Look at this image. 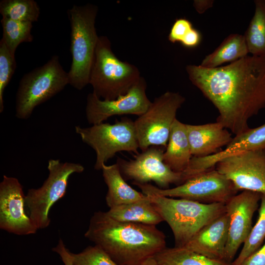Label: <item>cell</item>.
<instances>
[{
	"instance_id": "1",
	"label": "cell",
	"mask_w": 265,
	"mask_h": 265,
	"mask_svg": "<svg viewBox=\"0 0 265 265\" xmlns=\"http://www.w3.org/2000/svg\"><path fill=\"white\" fill-rule=\"evenodd\" d=\"M192 83L218 110L216 122L235 135L265 107V57L247 55L228 65L207 68L188 65Z\"/></svg>"
},
{
	"instance_id": "2",
	"label": "cell",
	"mask_w": 265,
	"mask_h": 265,
	"mask_svg": "<svg viewBox=\"0 0 265 265\" xmlns=\"http://www.w3.org/2000/svg\"><path fill=\"white\" fill-rule=\"evenodd\" d=\"M84 237L118 265H135L166 248L165 236L156 226L119 221L106 212H94Z\"/></svg>"
},
{
	"instance_id": "3",
	"label": "cell",
	"mask_w": 265,
	"mask_h": 265,
	"mask_svg": "<svg viewBox=\"0 0 265 265\" xmlns=\"http://www.w3.org/2000/svg\"><path fill=\"white\" fill-rule=\"evenodd\" d=\"M146 195L169 226L177 247H184L205 226L226 212L225 203L204 204L156 194Z\"/></svg>"
},
{
	"instance_id": "4",
	"label": "cell",
	"mask_w": 265,
	"mask_h": 265,
	"mask_svg": "<svg viewBox=\"0 0 265 265\" xmlns=\"http://www.w3.org/2000/svg\"><path fill=\"white\" fill-rule=\"evenodd\" d=\"M98 10L96 5L87 3L74 5L67 11L71 29L69 84L79 90L89 84L99 37L95 26Z\"/></svg>"
},
{
	"instance_id": "5",
	"label": "cell",
	"mask_w": 265,
	"mask_h": 265,
	"mask_svg": "<svg viewBox=\"0 0 265 265\" xmlns=\"http://www.w3.org/2000/svg\"><path fill=\"white\" fill-rule=\"evenodd\" d=\"M141 78L136 66L114 54L106 36L99 37L89 81L94 94L103 100H115L126 94Z\"/></svg>"
},
{
	"instance_id": "6",
	"label": "cell",
	"mask_w": 265,
	"mask_h": 265,
	"mask_svg": "<svg viewBox=\"0 0 265 265\" xmlns=\"http://www.w3.org/2000/svg\"><path fill=\"white\" fill-rule=\"evenodd\" d=\"M69 84L68 72L54 55L43 65L21 79L16 96V116L26 119L34 108L62 91Z\"/></svg>"
},
{
	"instance_id": "7",
	"label": "cell",
	"mask_w": 265,
	"mask_h": 265,
	"mask_svg": "<svg viewBox=\"0 0 265 265\" xmlns=\"http://www.w3.org/2000/svg\"><path fill=\"white\" fill-rule=\"evenodd\" d=\"M75 131L82 141L95 151L96 170H102L117 153L126 151L139 154L134 122L130 118H123L114 124L103 122L86 128L76 126Z\"/></svg>"
},
{
	"instance_id": "8",
	"label": "cell",
	"mask_w": 265,
	"mask_h": 265,
	"mask_svg": "<svg viewBox=\"0 0 265 265\" xmlns=\"http://www.w3.org/2000/svg\"><path fill=\"white\" fill-rule=\"evenodd\" d=\"M49 175L42 186L28 190L25 195V205L28 215L38 229L48 227L50 223L49 212L52 207L65 195L70 177L80 173L84 167L80 163L48 160Z\"/></svg>"
},
{
	"instance_id": "9",
	"label": "cell",
	"mask_w": 265,
	"mask_h": 265,
	"mask_svg": "<svg viewBox=\"0 0 265 265\" xmlns=\"http://www.w3.org/2000/svg\"><path fill=\"white\" fill-rule=\"evenodd\" d=\"M132 184L145 195L177 197L204 204H225L238 191L233 183L215 169L198 174L170 188L162 189L148 183Z\"/></svg>"
},
{
	"instance_id": "10",
	"label": "cell",
	"mask_w": 265,
	"mask_h": 265,
	"mask_svg": "<svg viewBox=\"0 0 265 265\" xmlns=\"http://www.w3.org/2000/svg\"><path fill=\"white\" fill-rule=\"evenodd\" d=\"M185 101L178 92L167 91L155 99L147 110L134 121L139 149L166 147L178 110Z\"/></svg>"
},
{
	"instance_id": "11",
	"label": "cell",
	"mask_w": 265,
	"mask_h": 265,
	"mask_svg": "<svg viewBox=\"0 0 265 265\" xmlns=\"http://www.w3.org/2000/svg\"><path fill=\"white\" fill-rule=\"evenodd\" d=\"M163 153L162 149L152 146L138 154L133 159L119 158L116 163L123 178L133 182L147 184L153 181L162 189L168 188L172 184H182V173L173 171L164 163Z\"/></svg>"
},
{
	"instance_id": "12",
	"label": "cell",
	"mask_w": 265,
	"mask_h": 265,
	"mask_svg": "<svg viewBox=\"0 0 265 265\" xmlns=\"http://www.w3.org/2000/svg\"><path fill=\"white\" fill-rule=\"evenodd\" d=\"M215 169L238 190L265 194V150L245 152L225 158Z\"/></svg>"
},
{
	"instance_id": "13",
	"label": "cell",
	"mask_w": 265,
	"mask_h": 265,
	"mask_svg": "<svg viewBox=\"0 0 265 265\" xmlns=\"http://www.w3.org/2000/svg\"><path fill=\"white\" fill-rule=\"evenodd\" d=\"M261 196L262 194L257 192L243 190L225 203L229 229L225 261L232 263L239 248L248 238L253 227V217L259 207Z\"/></svg>"
},
{
	"instance_id": "14",
	"label": "cell",
	"mask_w": 265,
	"mask_h": 265,
	"mask_svg": "<svg viewBox=\"0 0 265 265\" xmlns=\"http://www.w3.org/2000/svg\"><path fill=\"white\" fill-rule=\"evenodd\" d=\"M146 81L141 77L126 94L113 100H103L93 92L89 93L85 108L88 122L93 125L103 123L115 115H142L152 103L146 95Z\"/></svg>"
},
{
	"instance_id": "15",
	"label": "cell",
	"mask_w": 265,
	"mask_h": 265,
	"mask_svg": "<svg viewBox=\"0 0 265 265\" xmlns=\"http://www.w3.org/2000/svg\"><path fill=\"white\" fill-rule=\"evenodd\" d=\"M25 208L23 186L17 178L3 175L0 183V228L20 236L35 234L38 229Z\"/></svg>"
},
{
	"instance_id": "16",
	"label": "cell",
	"mask_w": 265,
	"mask_h": 265,
	"mask_svg": "<svg viewBox=\"0 0 265 265\" xmlns=\"http://www.w3.org/2000/svg\"><path fill=\"white\" fill-rule=\"evenodd\" d=\"M265 150V123L236 135L223 150L204 157H192L187 171L195 176L212 169L221 159L239 153Z\"/></svg>"
},
{
	"instance_id": "17",
	"label": "cell",
	"mask_w": 265,
	"mask_h": 265,
	"mask_svg": "<svg viewBox=\"0 0 265 265\" xmlns=\"http://www.w3.org/2000/svg\"><path fill=\"white\" fill-rule=\"evenodd\" d=\"M229 218L225 212L202 228L183 247L211 259L224 261Z\"/></svg>"
},
{
	"instance_id": "18",
	"label": "cell",
	"mask_w": 265,
	"mask_h": 265,
	"mask_svg": "<svg viewBox=\"0 0 265 265\" xmlns=\"http://www.w3.org/2000/svg\"><path fill=\"white\" fill-rule=\"evenodd\" d=\"M186 128L192 157H204L216 154L233 139L227 129L217 122L186 124Z\"/></svg>"
},
{
	"instance_id": "19",
	"label": "cell",
	"mask_w": 265,
	"mask_h": 265,
	"mask_svg": "<svg viewBox=\"0 0 265 265\" xmlns=\"http://www.w3.org/2000/svg\"><path fill=\"white\" fill-rule=\"evenodd\" d=\"M192 157L186 124L177 118L172 126L166 151L163 155L164 163L173 171L183 172Z\"/></svg>"
},
{
	"instance_id": "20",
	"label": "cell",
	"mask_w": 265,
	"mask_h": 265,
	"mask_svg": "<svg viewBox=\"0 0 265 265\" xmlns=\"http://www.w3.org/2000/svg\"><path fill=\"white\" fill-rule=\"evenodd\" d=\"M102 170L107 186L106 201L109 208L146 198L147 195L133 189L126 182L116 162L110 165L105 164Z\"/></svg>"
},
{
	"instance_id": "21",
	"label": "cell",
	"mask_w": 265,
	"mask_h": 265,
	"mask_svg": "<svg viewBox=\"0 0 265 265\" xmlns=\"http://www.w3.org/2000/svg\"><path fill=\"white\" fill-rule=\"evenodd\" d=\"M111 218L122 222L155 225L163 221L149 197L109 208L106 212Z\"/></svg>"
},
{
	"instance_id": "22",
	"label": "cell",
	"mask_w": 265,
	"mask_h": 265,
	"mask_svg": "<svg viewBox=\"0 0 265 265\" xmlns=\"http://www.w3.org/2000/svg\"><path fill=\"white\" fill-rule=\"evenodd\" d=\"M249 53L244 35L231 34L211 53L207 55L200 65L213 68L227 62H233L248 55Z\"/></svg>"
},
{
	"instance_id": "23",
	"label": "cell",
	"mask_w": 265,
	"mask_h": 265,
	"mask_svg": "<svg viewBox=\"0 0 265 265\" xmlns=\"http://www.w3.org/2000/svg\"><path fill=\"white\" fill-rule=\"evenodd\" d=\"M155 258L160 265H232L225 261L207 257L184 247L165 248Z\"/></svg>"
},
{
	"instance_id": "24",
	"label": "cell",
	"mask_w": 265,
	"mask_h": 265,
	"mask_svg": "<svg viewBox=\"0 0 265 265\" xmlns=\"http://www.w3.org/2000/svg\"><path fill=\"white\" fill-rule=\"evenodd\" d=\"M255 12L244 35L249 53L265 57V2L255 1Z\"/></svg>"
},
{
	"instance_id": "25",
	"label": "cell",
	"mask_w": 265,
	"mask_h": 265,
	"mask_svg": "<svg viewBox=\"0 0 265 265\" xmlns=\"http://www.w3.org/2000/svg\"><path fill=\"white\" fill-rule=\"evenodd\" d=\"M260 204L257 221L232 265H240L245 259L257 251L265 240V194H262Z\"/></svg>"
},
{
	"instance_id": "26",
	"label": "cell",
	"mask_w": 265,
	"mask_h": 265,
	"mask_svg": "<svg viewBox=\"0 0 265 265\" xmlns=\"http://www.w3.org/2000/svg\"><path fill=\"white\" fill-rule=\"evenodd\" d=\"M0 13L2 18L33 23L38 21L40 11L34 0H2Z\"/></svg>"
},
{
	"instance_id": "27",
	"label": "cell",
	"mask_w": 265,
	"mask_h": 265,
	"mask_svg": "<svg viewBox=\"0 0 265 265\" xmlns=\"http://www.w3.org/2000/svg\"><path fill=\"white\" fill-rule=\"evenodd\" d=\"M0 22L2 28L1 39L13 55H15L16 49L21 43L32 41L33 37L31 34L32 23L5 18H2Z\"/></svg>"
},
{
	"instance_id": "28",
	"label": "cell",
	"mask_w": 265,
	"mask_h": 265,
	"mask_svg": "<svg viewBox=\"0 0 265 265\" xmlns=\"http://www.w3.org/2000/svg\"><path fill=\"white\" fill-rule=\"evenodd\" d=\"M16 68L15 55L8 50L2 40H0V112L3 111V92Z\"/></svg>"
},
{
	"instance_id": "29",
	"label": "cell",
	"mask_w": 265,
	"mask_h": 265,
	"mask_svg": "<svg viewBox=\"0 0 265 265\" xmlns=\"http://www.w3.org/2000/svg\"><path fill=\"white\" fill-rule=\"evenodd\" d=\"M74 265H118L98 245L88 246L80 252H71Z\"/></svg>"
},
{
	"instance_id": "30",
	"label": "cell",
	"mask_w": 265,
	"mask_h": 265,
	"mask_svg": "<svg viewBox=\"0 0 265 265\" xmlns=\"http://www.w3.org/2000/svg\"><path fill=\"white\" fill-rule=\"evenodd\" d=\"M192 28V24L188 20L184 18L177 19L170 29L168 37L169 41L172 43H181Z\"/></svg>"
},
{
	"instance_id": "31",
	"label": "cell",
	"mask_w": 265,
	"mask_h": 265,
	"mask_svg": "<svg viewBox=\"0 0 265 265\" xmlns=\"http://www.w3.org/2000/svg\"><path fill=\"white\" fill-rule=\"evenodd\" d=\"M240 265H265V240L263 245L245 259Z\"/></svg>"
},
{
	"instance_id": "32",
	"label": "cell",
	"mask_w": 265,
	"mask_h": 265,
	"mask_svg": "<svg viewBox=\"0 0 265 265\" xmlns=\"http://www.w3.org/2000/svg\"><path fill=\"white\" fill-rule=\"evenodd\" d=\"M202 39L201 33L197 29L192 28L184 37L181 44L187 48H194L198 46Z\"/></svg>"
},
{
	"instance_id": "33",
	"label": "cell",
	"mask_w": 265,
	"mask_h": 265,
	"mask_svg": "<svg viewBox=\"0 0 265 265\" xmlns=\"http://www.w3.org/2000/svg\"><path fill=\"white\" fill-rule=\"evenodd\" d=\"M53 251L60 256L64 265H74L71 257V252L66 247L63 240L60 239L56 246L53 248Z\"/></svg>"
},
{
	"instance_id": "34",
	"label": "cell",
	"mask_w": 265,
	"mask_h": 265,
	"mask_svg": "<svg viewBox=\"0 0 265 265\" xmlns=\"http://www.w3.org/2000/svg\"><path fill=\"white\" fill-rule=\"evenodd\" d=\"M213 2L211 0H195L193 2V6L199 13L202 14L212 6Z\"/></svg>"
},
{
	"instance_id": "35",
	"label": "cell",
	"mask_w": 265,
	"mask_h": 265,
	"mask_svg": "<svg viewBox=\"0 0 265 265\" xmlns=\"http://www.w3.org/2000/svg\"><path fill=\"white\" fill-rule=\"evenodd\" d=\"M135 265H160L154 257L149 258Z\"/></svg>"
},
{
	"instance_id": "36",
	"label": "cell",
	"mask_w": 265,
	"mask_h": 265,
	"mask_svg": "<svg viewBox=\"0 0 265 265\" xmlns=\"http://www.w3.org/2000/svg\"><path fill=\"white\" fill-rule=\"evenodd\" d=\"M264 1H265V0Z\"/></svg>"
},
{
	"instance_id": "37",
	"label": "cell",
	"mask_w": 265,
	"mask_h": 265,
	"mask_svg": "<svg viewBox=\"0 0 265 265\" xmlns=\"http://www.w3.org/2000/svg\"></svg>"
}]
</instances>
